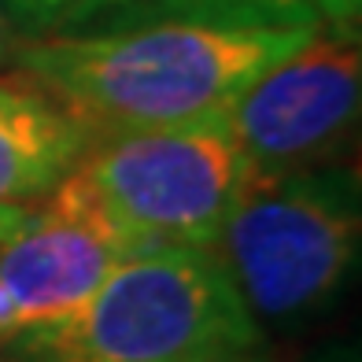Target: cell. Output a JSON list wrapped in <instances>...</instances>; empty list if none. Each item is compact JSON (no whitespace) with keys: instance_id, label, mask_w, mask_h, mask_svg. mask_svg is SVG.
Listing matches in <instances>:
<instances>
[{"instance_id":"obj_10","label":"cell","mask_w":362,"mask_h":362,"mask_svg":"<svg viewBox=\"0 0 362 362\" xmlns=\"http://www.w3.org/2000/svg\"><path fill=\"white\" fill-rule=\"evenodd\" d=\"M322 23L344 30V34H358V15H362V0H318Z\"/></svg>"},{"instance_id":"obj_8","label":"cell","mask_w":362,"mask_h":362,"mask_svg":"<svg viewBox=\"0 0 362 362\" xmlns=\"http://www.w3.org/2000/svg\"><path fill=\"white\" fill-rule=\"evenodd\" d=\"M144 23L211 26H322L318 0H86L59 34H100Z\"/></svg>"},{"instance_id":"obj_11","label":"cell","mask_w":362,"mask_h":362,"mask_svg":"<svg viewBox=\"0 0 362 362\" xmlns=\"http://www.w3.org/2000/svg\"><path fill=\"white\" fill-rule=\"evenodd\" d=\"M26 215H30V211L19 207V204H0V240H8L15 229L26 222Z\"/></svg>"},{"instance_id":"obj_12","label":"cell","mask_w":362,"mask_h":362,"mask_svg":"<svg viewBox=\"0 0 362 362\" xmlns=\"http://www.w3.org/2000/svg\"><path fill=\"white\" fill-rule=\"evenodd\" d=\"M15 30H11V23H8V15H4V8H0V71L8 67V59H11V48H15Z\"/></svg>"},{"instance_id":"obj_5","label":"cell","mask_w":362,"mask_h":362,"mask_svg":"<svg viewBox=\"0 0 362 362\" xmlns=\"http://www.w3.org/2000/svg\"><path fill=\"white\" fill-rule=\"evenodd\" d=\"M362 104L358 34L315 26L226 107L252 174L318 170L348 144Z\"/></svg>"},{"instance_id":"obj_7","label":"cell","mask_w":362,"mask_h":362,"mask_svg":"<svg viewBox=\"0 0 362 362\" xmlns=\"http://www.w3.org/2000/svg\"><path fill=\"white\" fill-rule=\"evenodd\" d=\"M89 129L30 81H0V204L52 192L89 148Z\"/></svg>"},{"instance_id":"obj_2","label":"cell","mask_w":362,"mask_h":362,"mask_svg":"<svg viewBox=\"0 0 362 362\" xmlns=\"http://www.w3.org/2000/svg\"><path fill=\"white\" fill-rule=\"evenodd\" d=\"M259 340L215 248H152L126 255L74 315L0 348L11 362H215Z\"/></svg>"},{"instance_id":"obj_6","label":"cell","mask_w":362,"mask_h":362,"mask_svg":"<svg viewBox=\"0 0 362 362\" xmlns=\"http://www.w3.org/2000/svg\"><path fill=\"white\" fill-rule=\"evenodd\" d=\"M134 248L71 170L37 215L0 240V296L15 337L63 322Z\"/></svg>"},{"instance_id":"obj_13","label":"cell","mask_w":362,"mask_h":362,"mask_svg":"<svg viewBox=\"0 0 362 362\" xmlns=\"http://www.w3.org/2000/svg\"><path fill=\"white\" fill-rule=\"evenodd\" d=\"M215 362H270V358H262L255 351H244V355H229V358H215Z\"/></svg>"},{"instance_id":"obj_1","label":"cell","mask_w":362,"mask_h":362,"mask_svg":"<svg viewBox=\"0 0 362 362\" xmlns=\"http://www.w3.org/2000/svg\"><path fill=\"white\" fill-rule=\"evenodd\" d=\"M310 30L144 23L100 34L19 37L8 63L89 137H104L222 115Z\"/></svg>"},{"instance_id":"obj_9","label":"cell","mask_w":362,"mask_h":362,"mask_svg":"<svg viewBox=\"0 0 362 362\" xmlns=\"http://www.w3.org/2000/svg\"><path fill=\"white\" fill-rule=\"evenodd\" d=\"M81 4H86V0H0V8H4L15 37L59 34Z\"/></svg>"},{"instance_id":"obj_3","label":"cell","mask_w":362,"mask_h":362,"mask_svg":"<svg viewBox=\"0 0 362 362\" xmlns=\"http://www.w3.org/2000/svg\"><path fill=\"white\" fill-rule=\"evenodd\" d=\"M358 181L344 167L244 177L215 252L255 322H303L358 259Z\"/></svg>"},{"instance_id":"obj_4","label":"cell","mask_w":362,"mask_h":362,"mask_svg":"<svg viewBox=\"0 0 362 362\" xmlns=\"http://www.w3.org/2000/svg\"><path fill=\"white\" fill-rule=\"evenodd\" d=\"M107 222L137 252L215 248L248 177L222 115L93 137L74 167Z\"/></svg>"}]
</instances>
